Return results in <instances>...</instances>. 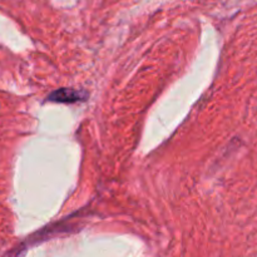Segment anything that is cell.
<instances>
[{
  "mask_svg": "<svg viewBox=\"0 0 257 257\" xmlns=\"http://www.w3.org/2000/svg\"><path fill=\"white\" fill-rule=\"evenodd\" d=\"M84 93L70 88H60L48 95V100L54 103H75L78 100H84Z\"/></svg>",
  "mask_w": 257,
  "mask_h": 257,
  "instance_id": "cell-1",
  "label": "cell"
}]
</instances>
